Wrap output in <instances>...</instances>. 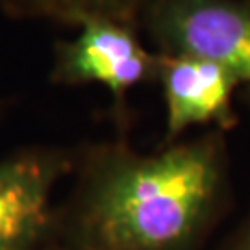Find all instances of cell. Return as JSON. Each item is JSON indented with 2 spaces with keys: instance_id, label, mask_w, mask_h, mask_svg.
<instances>
[{
  "instance_id": "obj_4",
  "label": "cell",
  "mask_w": 250,
  "mask_h": 250,
  "mask_svg": "<svg viewBox=\"0 0 250 250\" xmlns=\"http://www.w3.org/2000/svg\"><path fill=\"white\" fill-rule=\"evenodd\" d=\"M156 82L165 99L167 143L191 126L213 125L219 130H230L235 125L232 100L239 82L221 65L186 54L158 52Z\"/></svg>"
},
{
  "instance_id": "obj_1",
  "label": "cell",
  "mask_w": 250,
  "mask_h": 250,
  "mask_svg": "<svg viewBox=\"0 0 250 250\" xmlns=\"http://www.w3.org/2000/svg\"><path fill=\"white\" fill-rule=\"evenodd\" d=\"M89 228L102 250H170L197 228L221 182L219 134L152 156L106 148L91 156Z\"/></svg>"
},
{
  "instance_id": "obj_2",
  "label": "cell",
  "mask_w": 250,
  "mask_h": 250,
  "mask_svg": "<svg viewBox=\"0 0 250 250\" xmlns=\"http://www.w3.org/2000/svg\"><path fill=\"white\" fill-rule=\"evenodd\" d=\"M139 30L156 52L230 71L250 100V0H146Z\"/></svg>"
},
{
  "instance_id": "obj_7",
  "label": "cell",
  "mask_w": 250,
  "mask_h": 250,
  "mask_svg": "<svg viewBox=\"0 0 250 250\" xmlns=\"http://www.w3.org/2000/svg\"><path fill=\"white\" fill-rule=\"evenodd\" d=\"M243 250H250V237L247 239V243H245V247H243Z\"/></svg>"
},
{
  "instance_id": "obj_3",
  "label": "cell",
  "mask_w": 250,
  "mask_h": 250,
  "mask_svg": "<svg viewBox=\"0 0 250 250\" xmlns=\"http://www.w3.org/2000/svg\"><path fill=\"white\" fill-rule=\"evenodd\" d=\"M158 52L145 45L139 26L113 21L89 19L69 39L52 46L50 80L62 85H102L115 106L125 107L128 93L156 82Z\"/></svg>"
},
{
  "instance_id": "obj_5",
  "label": "cell",
  "mask_w": 250,
  "mask_h": 250,
  "mask_svg": "<svg viewBox=\"0 0 250 250\" xmlns=\"http://www.w3.org/2000/svg\"><path fill=\"white\" fill-rule=\"evenodd\" d=\"M69 158L26 150L0 160V250H32L48 219V197Z\"/></svg>"
},
{
  "instance_id": "obj_6",
  "label": "cell",
  "mask_w": 250,
  "mask_h": 250,
  "mask_svg": "<svg viewBox=\"0 0 250 250\" xmlns=\"http://www.w3.org/2000/svg\"><path fill=\"white\" fill-rule=\"evenodd\" d=\"M146 0H0V13L11 21L45 22L76 30L89 19H113L139 26Z\"/></svg>"
}]
</instances>
